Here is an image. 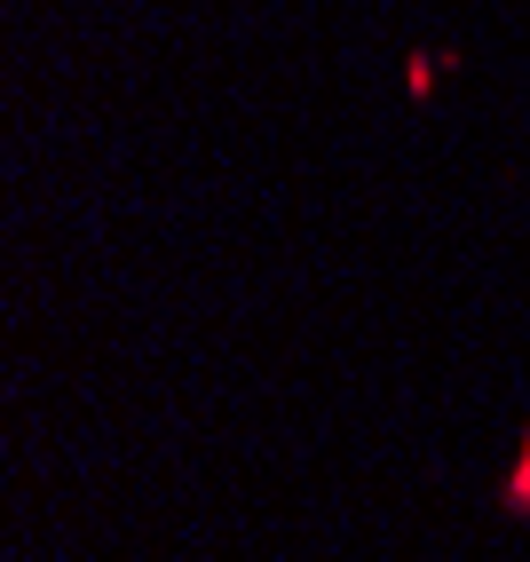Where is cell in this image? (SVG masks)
Here are the masks:
<instances>
[{
    "instance_id": "cell-1",
    "label": "cell",
    "mask_w": 530,
    "mask_h": 562,
    "mask_svg": "<svg viewBox=\"0 0 530 562\" xmlns=\"http://www.w3.org/2000/svg\"><path fill=\"white\" fill-rule=\"evenodd\" d=\"M499 515L530 522V428H522V443H515V460H507V475H499Z\"/></svg>"
}]
</instances>
